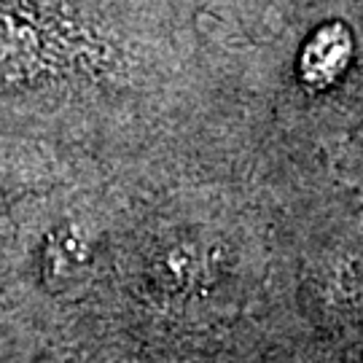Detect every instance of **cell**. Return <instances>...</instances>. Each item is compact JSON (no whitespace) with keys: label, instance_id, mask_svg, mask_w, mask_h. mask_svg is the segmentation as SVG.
Returning a JSON list of instances; mask_svg holds the SVG:
<instances>
[{"label":"cell","instance_id":"cell-1","mask_svg":"<svg viewBox=\"0 0 363 363\" xmlns=\"http://www.w3.org/2000/svg\"><path fill=\"white\" fill-rule=\"evenodd\" d=\"M350 57V38L345 27H325L318 33L304 54V73L310 78H328L334 70L345 67Z\"/></svg>","mask_w":363,"mask_h":363}]
</instances>
